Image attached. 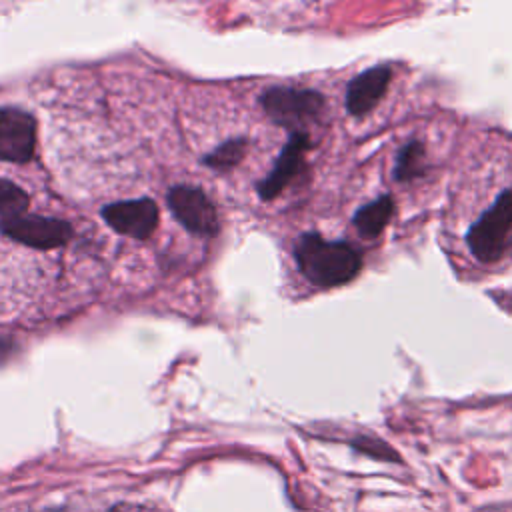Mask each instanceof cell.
<instances>
[{
	"label": "cell",
	"instance_id": "cell-15",
	"mask_svg": "<svg viewBox=\"0 0 512 512\" xmlns=\"http://www.w3.org/2000/svg\"><path fill=\"white\" fill-rule=\"evenodd\" d=\"M10 350H12V342H10V340H6V338H2V336H0V362H2V360H6V358H8V354H10Z\"/></svg>",
	"mask_w": 512,
	"mask_h": 512
},
{
	"label": "cell",
	"instance_id": "cell-5",
	"mask_svg": "<svg viewBox=\"0 0 512 512\" xmlns=\"http://www.w3.org/2000/svg\"><path fill=\"white\" fill-rule=\"evenodd\" d=\"M166 204L172 216L196 236H214L218 230L216 206L212 200L196 186L178 184L166 194Z\"/></svg>",
	"mask_w": 512,
	"mask_h": 512
},
{
	"label": "cell",
	"instance_id": "cell-10",
	"mask_svg": "<svg viewBox=\"0 0 512 512\" xmlns=\"http://www.w3.org/2000/svg\"><path fill=\"white\" fill-rule=\"evenodd\" d=\"M394 214V200L390 196H380L374 202L364 204L352 216V224L364 238H376L382 234L386 224Z\"/></svg>",
	"mask_w": 512,
	"mask_h": 512
},
{
	"label": "cell",
	"instance_id": "cell-11",
	"mask_svg": "<svg viewBox=\"0 0 512 512\" xmlns=\"http://www.w3.org/2000/svg\"><path fill=\"white\" fill-rule=\"evenodd\" d=\"M426 154H424V146L418 140H410L406 142L398 156H396V164H394V178L400 182H408L414 180L418 176L424 174L426 170Z\"/></svg>",
	"mask_w": 512,
	"mask_h": 512
},
{
	"label": "cell",
	"instance_id": "cell-12",
	"mask_svg": "<svg viewBox=\"0 0 512 512\" xmlns=\"http://www.w3.org/2000/svg\"><path fill=\"white\" fill-rule=\"evenodd\" d=\"M246 150H248L246 138H242V136L232 138V140L222 142L212 152H208L202 158V164L212 168V170H230V168H234L236 164L242 162V158L246 156Z\"/></svg>",
	"mask_w": 512,
	"mask_h": 512
},
{
	"label": "cell",
	"instance_id": "cell-8",
	"mask_svg": "<svg viewBox=\"0 0 512 512\" xmlns=\"http://www.w3.org/2000/svg\"><path fill=\"white\" fill-rule=\"evenodd\" d=\"M310 146H312L310 136L306 132L290 134V138H288L286 146L282 148L280 156L276 158L272 170L256 186L258 196L262 200L276 198L284 190V186L302 170V160H304V154Z\"/></svg>",
	"mask_w": 512,
	"mask_h": 512
},
{
	"label": "cell",
	"instance_id": "cell-14",
	"mask_svg": "<svg viewBox=\"0 0 512 512\" xmlns=\"http://www.w3.org/2000/svg\"><path fill=\"white\" fill-rule=\"evenodd\" d=\"M110 512H158L154 508H148V506H140V504H116Z\"/></svg>",
	"mask_w": 512,
	"mask_h": 512
},
{
	"label": "cell",
	"instance_id": "cell-4",
	"mask_svg": "<svg viewBox=\"0 0 512 512\" xmlns=\"http://www.w3.org/2000/svg\"><path fill=\"white\" fill-rule=\"evenodd\" d=\"M0 232L24 246L38 250H52L64 246L72 238V226L66 220L38 214L0 218Z\"/></svg>",
	"mask_w": 512,
	"mask_h": 512
},
{
	"label": "cell",
	"instance_id": "cell-7",
	"mask_svg": "<svg viewBox=\"0 0 512 512\" xmlns=\"http://www.w3.org/2000/svg\"><path fill=\"white\" fill-rule=\"evenodd\" d=\"M158 216V206L150 198L120 200L102 208V218L114 232L136 240H146L156 230Z\"/></svg>",
	"mask_w": 512,
	"mask_h": 512
},
{
	"label": "cell",
	"instance_id": "cell-13",
	"mask_svg": "<svg viewBox=\"0 0 512 512\" xmlns=\"http://www.w3.org/2000/svg\"><path fill=\"white\" fill-rule=\"evenodd\" d=\"M30 204L28 192H24L18 184L0 178V216L12 218L18 214H24Z\"/></svg>",
	"mask_w": 512,
	"mask_h": 512
},
{
	"label": "cell",
	"instance_id": "cell-2",
	"mask_svg": "<svg viewBox=\"0 0 512 512\" xmlns=\"http://www.w3.org/2000/svg\"><path fill=\"white\" fill-rule=\"evenodd\" d=\"M466 246L482 264H492L504 256L512 240V190H504L468 228Z\"/></svg>",
	"mask_w": 512,
	"mask_h": 512
},
{
	"label": "cell",
	"instance_id": "cell-9",
	"mask_svg": "<svg viewBox=\"0 0 512 512\" xmlns=\"http://www.w3.org/2000/svg\"><path fill=\"white\" fill-rule=\"evenodd\" d=\"M392 78V68L378 64L354 76L346 88V110L352 116L368 114L384 96Z\"/></svg>",
	"mask_w": 512,
	"mask_h": 512
},
{
	"label": "cell",
	"instance_id": "cell-6",
	"mask_svg": "<svg viewBox=\"0 0 512 512\" xmlns=\"http://www.w3.org/2000/svg\"><path fill=\"white\" fill-rule=\"evenodd\" d=\"M36 148V120L20 108L0 110V160L24 164Z\"/></svg>",
	"mask_w": 512,
	"mask_h": 512
},
{
	"label": "cell",
	"instance_id": "cell-3",
	"mask_svg": "<svg viewBox=\"0 0 512 512\" xmlns=\"http://www.w3.org/2000/svg\"><path fill=\"white\" fill-rule=\"evenodd\" d=\"M260 106L264 114L278 126L294 132H304L312 120H316L324 110V98L316 90L274 86L262 92Z\"/></svg>",
	"mask_w": 512,
	"mask_h": 512
},
{
	"label": "cell",
	"instance_id": "cell-1",
	"mask_svg": "<svg viewBox=\"0 0 512 512\" xmlns=\"http://www.w3.org/2000/svg\"><path fill=\"white\" fill-rule=\"evenodd\" d=\"M294 260L300 272L320 288L342 286L362 268V256L350 242L326 240L318 232H306L298 238Z\"/></svg>",
	"mask_w": 512,
	"mask_h": 512
}]
</instances>
